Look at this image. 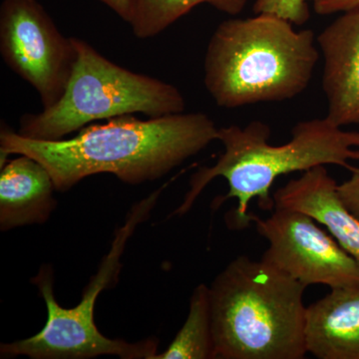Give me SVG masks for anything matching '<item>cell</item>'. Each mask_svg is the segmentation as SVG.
<instances>
[{"label":"cell","instance_id":"obj_1","mask_svg":"<svg viewBox=\"0 0 359 359\" xmlns=\"http://www.w3.org/2000/svg\"><path fill=\"white\" fill-rule=\"evenodd\" d=\"M219 128L204 113L138 119L121 116L94 123L76 136L39 141L20 136L2 123L1 165L11 155L39 161L50 173L56 191L66 192L82 180L112 174L129 185L163 178L218 140Z\"/></svg>","mask_w":359,"mask_h":359},{"label":"cell","instance_id":"obj_2","mask_svg":"<svg viewBox=\"0 0 359 359\" xmlns=\"http://www.w3.org/2000/svg\"><path fill=\"white\" fill-rule=\"evenodd\" d=\"M271 128L266 123L252 121L245 128L231 125L219 128L218 140L224 151L216 164L203 167L192 175L190 189L183 203L172 214H186L210 183L218 177L228 182L229 192L219 198L236 199L233 222L240 228L249 226L250 201L257 199L264 211L275 209L271 189L278 177L306 172L314 167L337 165L351 170L349 161L359 160V132L344 131L327 117L297 123L292 138L280 146L269 144Z\"/></svg>","mask_w":359,"mask_h":359},{"label":"cell","instance_id":"obj_3","mask_svg":"<svg viewBox=\"0 0 359 359\" xmlns=\"http://www.w3.org/2000/svg\"><path fill=\"white\" fill-rule=\"evenodd\" d=\"M313 30L297 32L273 14L224 20L212 33L204 84L219 107L233 109L299 96L320 58Z\"/></svg>","mask_w":359,"mask_h":359},{"label":"cell","instance_id":"obj_4","mask_svg":"<svg viewBox=\"0 0 359 359\" xmlns=\"http://www.w3.org/2000/svg\"><path fill=\"white\" fill-rule=\"evenodd\" d=\"M306 289L266 259H233L210 287L216 359L304 358Z\"/></svg>","mask_w":359,"mask_h":359},{"label":"cell","instance_id":"obj_5","mask_svg":"<svg viewBox=\"0 0 359 359\" xmlns=\"http://www.w3.org/2000/svg\"><path fill=\"white\" fill-rule=\"evenodd\" d=\"M76 62L65 93L55 105L21 116L18 133L56 141L112 118H149L185 112L183 94L173 84L116 65L83 39L73 37Z\"/></svg>","mask_w":359,"mask_h":359},{"label":"cell","instance_id":"obj_6","mask_svg":"<svg viewBox=\"0 0 359 359\" xmlns=\"http://www.w3.org/2000/svg\"><path fill=\"white\" fill-rule=\"evenodd\" d=\"M165 187L137 203L126 222L118 229L109 252L103 257L98 271L85 287L81 301L72 309L58 304L54 295V271L49 264L40 268L32 278L46 304L47 323L39 334L29 339L1 344V358L27 356L32 359H89L114 355L122 359H153L159 339H146L129 342L104 337L94 321L97 297L117 283L122 269L121 257L137 226L148 219Z\"/></svg>","mask_w":359,"mask_h":359},{"label":"cell","instance_id":"obj_7","mask_svg":"<svg viewBox=\"0 0 359 359\" xmlns=\"http://www.w3.org/2000/svg\"><path fill=\"white\" fill-rule=\"evenodd\" d=\"M0 54L7 67L32 85L43 109L60 100L74 69L73 37L58 29L37 0H4Z\"/></svg>","mask_w":359,"mask_h":359},{"label":"cell","instance_id":"obj_8","mask_svg":"<svg viewBox=\"0 0 359 359\" xmlns=\"http://www.w3.org/2000/svg\"><path fill=\"white\" fill-rule=\"evenodd\" d=\"M257 230L269 242L262 259L306 285L332 289L358 287L359 264L330 233L311 216L290 209H273L262 219L250 215Z\"/></svg>","mask_w":359,"mask_h":359},{"label":"cell","instance_id":"obj_9","mask_svg":"<svg viewBox=\"0 0 359 359\" xmlns=\"http://www.w3.org/2000/svg\"><path fill=\"white\" fill-rule=\"evenodd\" d=\"M316 40L323 55L327 119L339 127L359 125V8L344 13Z\"/></svg>","mask_w":359,"mask_h":359},{"label":"cell","instance_id":"obj_10","mask_svg":"<svg viewBox=\"0 0 359 359\" xmlns=\"http://www.w3.org/2000/svg\"><path fill=\"white\" fill-rule=\"evenodd\" d=\"M337 187L325 166L314 167L276 191L273 196L275 209L309 215L327 228L340 247L359 264V219L340 199Z\"/></svg>","mask_w":359,"mask_h":359},{"label":"cell","instance_id":"obj_11","mask_svg":"<svg viewBox=\"0 0 359 359\" xmlns=\"http://www.w3.org/2000/svg\"><path fill=\"white\" fill-rule=\"evenodd\" d=\"M1 165L0 230L48 221L57 205L48 170L29 156L18 155Z\"/></svg>","mask_w":359,"mask_h":359},{"label":"cell","instance_id":"obj_12","mask_svg":"<svg viewBox=\"0 0 359 359\" xmlns=\"http://www.w3.org/2000/svg\"><path fill=\"white\" fill-rule=\"evenodd\" d=\"M304 339L318 359H359V285L332 289L306 306Z\"/></svg>","mask_w":359,"mask_h":359},{"label":"cell","instance_id":"obj_13","mask_svg":"<svg viewBox=\"0 0 359 359\" xmlns=\"http://www.w3.org/2000/svg\"><path fill=\"white\" fill-rule=\"evenodd\" d=\"M153 359H216L210 287L201 283L194 290L185 323L166 351Z\"/></svg>","mask_w":359,"mask_h":359},{"label":"cell","instance_id":"obj_14","mask_svg":"<svg viewBox=\"0 0 359 359\" xmlns=\"http://www.w3.org/2000/svg\"><path fill=\"white\" fill-rule=\"evenodd\" d=\"M247 2L248 0H137L129 25L137 39H153L200 4H209L217 11L235 16L244 11Z\"/></svg>","mask_w":359,"mask_h":359},{"label":"cell","instance_id":"obj_15","mask_svg":"<svg viewBox=\"0 0 359 359\" xmlns=\"http://www.w3.org/2000/svg\"><path fill=\"white\" fill-rule=\"evenodd\" d=\"M254 13L273 14L294 25H304L311 15L308 0H256Z\"/></svg>","mask_w":359,"mask_h":359},{"label":"cell","instance_id":"obj_16","mask_svg":"<svg viewBox=\"0 0 359 359\" xmlns=\"http://www.w3.org/2000/svg\"><path fill=\"white\" fill-rule=\"evenodd\" d=\"M337 190L347 209L359 219V169L355 168L351 178L339 185Z\"/></svg>","mask_w":359,"mask_h":359},{"label":"cell","instance_id":"obj_17","mask_svg":"<svg viewBox=\"0 0 359 359\" xmlns=\"http://www.w3.org/2000/svg\"><path fill=\"white\" fill-rule=\"evenodd\" d=\"M313 4L314 11L320 15L346 13L359 8V0H308Z\"/></svg>","mask_w":359,"mask_h":359},{"label":"cell","instance_id":"obj_18","mask_svg":"<svg viewBox=\"0 0 359 359\" xmlns=\"http://www.w3.org/2000/svg\"><path fill=\"white\" fill-rule=\"evenodd\" d=\"M117 14L125 22L130 23L136 7L137 0H97Z\"/></svg>","mask_w":359,"mask_h":359}]
</instances>
